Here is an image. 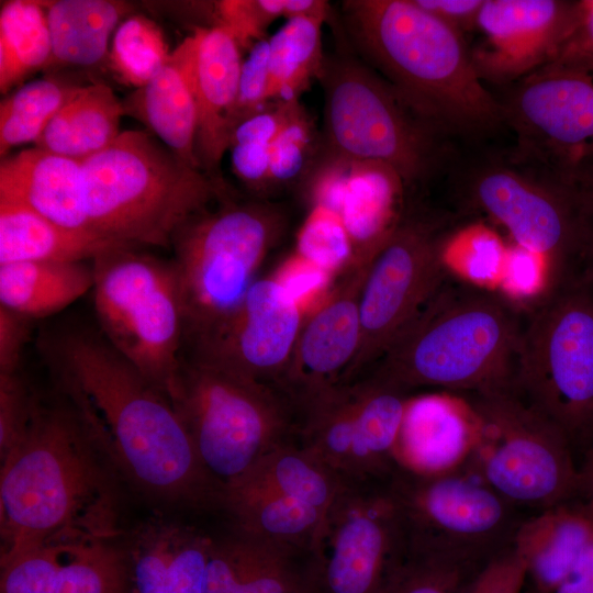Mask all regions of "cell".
Wrapping results in <instances>:
<instances>
[{
  "mask_svg": "<svg viewBox=\"0 0 593 593\" xmlns=\"http://www.w3.org/2000/svg\"><path fill=\"white\" fill-rule=\"evenodd\" d=\"M41 350L110 459L139 490L167 503L221 507L223 490L204 470L172 402L97 327L55 331Z\"/></svg>",
  "mask_w": 593,
  "mask_h": 593,
  "instance_id": "cell-1",
  "label": "cell"
},
{
  "mask_svg": "<svg viewBox=\"0 0 593 593\" xmlns=\"http://www.w3.org/2000/svg\"><path fill=\"white\" fill-rule=\"evenodd\" d=\"M102 454L71 399L36 401L25 433L0 458V566L54 541L111 537L112 490Z\"/></svg>",
  "mask_w": 593,
  "mask_h": 593,
  "instance_id": "cell-2",
  "label": "cell"
},
{
  "mask_svg": "<svg viewBox=\"0 0 593 593\" xmlns=\"http://www.w3.org/2000/svg\"><path fill=\"white\" fill-rule=\"evenodd\" d=\"M342 8L360 53L438 132L483 133L503 123L461 33L414 0H348Z\"/></svg>",
  "mask_w": 593,
  "mask_h": 593,
  "instance_id": "cell-3",
  "label": "cell"
},
{
  "mask_svg": "<svg viewBox=\"0 0 593 593\" xmlns=\"http://www.w3.org/2000/svg\"><path fill=\"white\" fill-rule=\"evenodd\" d=\"M524 323L525 309L500 291L450 273L365 374L406 392L510 390Z\"/></svg>",
  "mask_w": 593,
  "mask_h": 593,
  "instance_id": "cell-4",
  "label": "cell"
},
{
  "mask_svg": "<svg viewBox=\"0 0 593 593\" xmlns=\"http://www.w3.org/2000/svg\"><path fill=\"white\" fill-rule=\"evenodd\" d=\"M81 170L89 235L121 245L170 248L184 222L230 195L224 181L186 164L149 131H122Z\"/></svg>",
  "mask_w": 593,
  "mask_h": 593,
  "instance_id": "cell-5",
  "label": "cell"
},
{
  "mask_svg": "<svg viewBox=\"0 0 593 593\" xmlns=\"http://www.w3.org/2000/svg\"><path fill=\"white\" fill-rule=\"evenodd\" d=\"M284 228L278 208L230 194L176 231L170 248L183 309V351L233 315Z\"/></svg>",
  "mask_w": 593,
  "mask_h": 593,
  "instance_id": "cell-6",
  "label": "cell"
},
{
  "mask_svg": "<svg viewBox=\"0 0 593 593\" xmlns=\"http://www.w3.org/2000/svg\"><path fill=\"white\" fill-rule=\"evenodd\" d=\"M171 402L223 491L265 455L296 440L294 409L281 391L183 356Z\"/></svg>",
  "mask_w": 593,
  "mask_h": 593,
  "instance_id": "cell-7",
  "label": "cell"
},
{
  "mask_svg": "<svg viewBox=\"0 0 593 593\" xmlns=\"http://www.w3.org/2000/svg\"><path fill=\"white\" fill-rule=\"evenodd\" d=\"M513 390L572 445L593 441V284L582 276L525 309Z\"/></svg>",
  "mask_w": 593,
  "mask_h": 593,
  "instance_id": "cell-8",
  "label": "cell"
},
{
  "mask_svg": "<svg viewBox=\"0 0 593 593\" xmlns=\"http://www.w3.org/2000/svg\"><path fill=\"white\" fill-rule=\"evenodd\" d=\"M118 246L93 268L97 328L171 401L184 345V317L172 260Z\"/></svg>",
  "mask_w": 593,
  "mask_h": 593,
  "instance_id": "cell-9",
  "label": "cell"
},
{
  "mask_svg": "<svg viewBox=\"0 0 593 593\" xmlns=\"http://www.w3.org/2000/svg\"><path fill=\"white\" fill-rule=\"evenodd\" d=\"M325 153L391 166L405 186L426 180L439 158L438 131L372 69L353 57L324 59Z\"/></svg>",
  "mask_w": 593,
  "mask_h": 593,
  "instance_id": "cell-10",
  "label": "cell"
},
{
  "mask_svg": "<svg viewBox=\"0 0 593 593\" xmlns=\"http://www.w3.org/2000/svg\"><path fill=\"white\" fill-rule=\"evenodd\" d=\"M467 401L478 428L468 469L516 507L540 512L578 496L572 444L555 423L513 389Z\"/></svg>",
  "mask_w": 593,
  "mask_h": 593,
  "instance_id": "cell-11",
  "label": "cell"
},
{
  "mask_svg": "<svg viewBox=\"0 0 593 593\" xmlns=\"http://www.w3.org/2000/svg\"><path fill=\"white\" fill-rule=\"evenodd\" d=\"M388 488L409 549L485 562L512 546L524 518L468 467L422 473L399 466Z\"/></svg>",
  "mask_w": 593,
  "mask_h": 593,
  "instance_id": "cell-12",
  "label": "cell"
},
{
  "mask_svg": "<svg viewBox=\"0 0 593 593\" xmlns=\"http://www.w3.org/2000/svg\"><path fill=\"white\" fill-rule=\"evenodd\" d=\"M448 221L405 213L373 257L359 303L361 337L339 383L365 374L450 275L444 258Z\"/></svg>",
  "mask_w": 593,
  "mask_h": 593,
  "instance_id": "cell-13",
  "label": "cell"
},
{
  "mask_svg": "<svg viewBox=\"0 0 593 593\" xmlns=\"http://www.w3.org/2000/svg\"><path fill=\"white\" fill-rule=\"evenodd\" d=\"M501 103L515 133L507 159L562 186L593 160V76L548 63L517 81Z\"/></svg>",
  "mask_w": 593,
  "mask_h": 593,
  "instance_id": "cell-14",
  "label": "cell"
},
{
  "mask_svg": "<svg viewBox=\"0 0 593 593\" xmlns=\"http://www.w3.org/2000/svg\"><path fill=\"white\" fill-rule=\"evenodd\" d=\"M466 208L502 225L513 242L542 255L552 287L581 277L575 217L568 191L508 159L473 167L460 188Z\"/></svg>",
  "mask_w": 593,
  "mask_h": 593,
  "instance_id": "cell-15",
  "label": "cell"
},
{
  "mask_svg": "<svg viewBox=\"0 0 593 593\" xmlns=\"http://www.w3.org/2000/svg\"><path fill=\"white\" fill-rule=\"evenodd\" d=\"M407 552L388 479L346 484L327 512L317 593H383Z\"/></svg>",
  "mask_w": 593,
  "mask_h": 593,
  "instance_id": "cell-16",
  "label": "cell"
},
{
  "mask_svg": "<svg viewBox=\"0 0 593 593\" xmlns=\"http://www.w3.org/2000/svg\"><path fill=\"white\" fill-rule=\"evenodd\" d=\"M302 325L290 290L257 278L233 315L182 356L279 390Z\"/></svg>",
  "mask_w": 593,
  "mask_h": 593,
  "instance_id": "cell-17",
  "label": "cell"
},
{
  "mask_svg": "<svg viewBox=\"0 0 593 593\" xmlns=\"http://www.w3.org/2000/svg\"><path fill=\"white\" fill-rule=\"evenodd\" d=\"M577 1L484 0L478 29L484 44L471 52L482 80L518 81L555 58L570 34Z\"/></svg>",
  "mask_w": 593,
  "mask_h": 593,
  "instance_id": "cell-18",
  "label": "cell"
},
{
  "mask_svg": "<svg viewBox=\"0 0 593 593\" xmlns=\"http://www.w3.org/2000/svg\"><path fill=\"white\" fill-rule=\"evenodd\" d=\"M372 258L349 260L326 302L302 325L279 390L291 401L339 383L360 344L359 303Z\"/></svg>",
  "mask_w": 593,
  "mask_h": 593,
  "instance_id": "cell-19",
  "label": "cell"
},
{
  "mask_svg": "<svg viewBox=\"0 0 593 593\" xmlns=\"http://www.w3.org/2000/svg\"><path fill=\"white\" fill-rule=\"evenodd\" d=\"M110 538L58 540L1 564L0 593H130L125 550Z\"/></svg>",
  "mask_w": 593,
  "mask_h": 593,
  "instance_id": "cell-20",
  "label": "cell"
},
{
  "mask_svg": "<svg viewBox=\"0 0 593 593\" xmlns=\"http://www.w3.org/2000/svg\"><path fill=\"white\" fill-rule=\"evenodd\" d=\"M323 557L231 525L211 539L205 593H317Z\"/></svg>",
  "mask_w": 593,
  "mask_h": 593,
  "instance_id": "cell-21",
  "label": "cell"
},
{
  "mask_svg": "<svg viewBox=\"0 0 593 593\" xmlns=\"http://www.w3.org/2000/svg\"><path fill=\"white\" fill-rule=\"evenodd\" d=\"M192 79L197 104L195 155L200 169L215 180L233 132L242 67L240 46L222 27L194 30Z\"/></svg>",
  "mask_w": 593,
  "mask_h": 593,
  "instance_id": "cell-22",
  "label": "cell"
},
{
  "mask_svg": "<svg viewBox=\"0 0 593 593\" xmlns=\"http://www.w3.org/2000/svg\"><path fill=\"white\" fill-rule=\"evenodd\" d=\"M477 434L467 399L449 394L410 399L396 445L398 463L422 473L460 470L473 452Z\"/></svg>",
  "mask_w": 593,
  "mask_h": 593,
  "instance_id": "cell-23",
  "label": "cell"
},
{
  "mask_svg": "<svg viewBox=\"0 0 593 593\" xmlns=\"http://www.w3.org/2000/svg\"><path fill=\"white\" fill-rule=\"evenodd\" d=\"M0 202L22 205L65 228L91 236L83 214L78 160L37 146L4 157L0 164Z\"/></svg>",
  "mask_w": 593,
  "mask_h": 593,
  "instance_id": "cell-24",
  "label": "cell"
},
{
  "mask_svg": "<svg viewBox=\"0 0 593 593\" xmlns=\"http://www.w3.org/2000/svg\"><path fill=\"white\" fill-rule=\"evenodd\" d=\"M194 33L174 51L161 69L123 101L125 114L142 121L165 146L191 167L195 155L197 104L192 79Z\"/></svg>",
  "mask_w": 593,
  "mask_h": 593,
  "instance_id": "cell-25",
  "label": "cell"
},
{
  "mask_svg": "<svg viewBox=\"0 0 593 593\" xmlns=\"http://www.w3.org/2000/svg\"><path fill=\"white\" fill-rule=\"evenodd\" d=\"M591 544L593 513L585 503L569 501L524 518L512 546L534 589L553 593Z\"/></svg>",
  "mask_w": 593,
  "mask_h": 593,
  "instance_id": "cell-26",
  "label": "cell"
},
{
  "mask_svg": "<svg viewBox=\"0 0 593 593\" xmlns=\"http://www.w3.org/2000/svg\"><path fill=\"white\" fill-rule=\"evenodd\" d=\"M404 187L391 166L348 158L336 214L351 243L350 259L374 257L392 234L404 214Z\"/></svg>",
  "mask_w": 593,
  "mask_h": 593,
  "instance_id": "cell-27",
  "label": "cell"
},
{
  "mask_svg": "<svg viewBox=\"0 0 593 593\" xmlns=\"http://www.w3.org/2000/svg\"><path fill=\"white\" fill-rule=\"evenodd\" d=\"M231 525L294 550L323 556L327 513L269 492L226 489L222 507Z\"/></svg>",
  "mask_w": 593,
  "mask_h": 593,
  "instance_id": "cell-28",
  "label": "cell"
},
{
  "mask_svg": "<svg viewBox=\"0 0 593 593\" xmlns=\"http://www.w3.org/2000/svg\"><path fill=\"white\" fill-rule=\"evenodd\" d=\"M124 114L123 101L108 85L79 86L35 146L81 163L116 139Z\"/></svg>",
  "mask_w": 593,
  "mask_h": 593,
  "instance_id": "cell-29",
  "label": "cell"
},
{
  "mask_svg": "<svg viewBox=\"0 0 593 593\" xmlns=\"http://www.w3.org/2000/svg\"><path fill=\"white\" fill-rule=\"evenodd\" d=\"M93 287L87 261H27L0 265V306L31 320L55 314Z\"/></svg>",
  "mask_w": 593,
  "mask_h": 593,
  "instance_id": "cell-30",
  "label": "cell"
},
{
  "mask_svg": "<svg viewBox=\"0 0 593 593\" xmlns=\"http://www.w3.org/2000/svg\"><path fill=\"white\" fill-rule=\"evenodd\" d=\"M118 246L127 245L65 228L27 208L0 202V265L92 261L101 253Z\"/></svg>",
  "mask_w": 593,
  "mask_h": 593,
  "instance_id": "cell-31",
  "label": "cell"
},
{
  "mask_svg": "<svg viewBox=\"0 0 593 593\" xmlns=\"http://www.w3.org/2000/svg\"><path fill=\"white\" fill-rule=\"evenodd\" d=\"M128 4L113 0H58L47 4L49 66L91 67L109 55L110 36ZM48 66V67H49Z\"/></svg>",
  "mask_w": 593,
  "mask_h": 593,
  "instance_id": "cell-32",
  "label": "cell"
},
{
  "mask_svg": "<svg viewBox=\"0 0 593 593\" xmlns=\"http://www.w3.org/2000/svg\"><path fill=\"white\" fill-rule=\"evenodd\" d=\"M345 485L335 472L293 440L265 455L224 490L279 494L327 513Z\"/></svg>",
  "mask_w": 593,
  "mask_h": 593,
  "instance_id": "cell-33",
  "label": "cell"
},
{
  "mask_svg": "<svg viewBox=\"0 0 593 593\" xmlns=\"http://www.w3.org/2000/svg\"><path fill=\"white\" fill-rule=\"evenodd\" d=\"M326 19L298 16L268 38L269 101L294 102L323 68L322 25Z\"/></svg>",
  "mask_w": 593,
  "mask_h": 593,
  "instance_id": "cell-34",
  "label": "cell"
},
{
  "mask_svg": "<svg viewBox=\"0 0 593 593\" xmlns=\"http://www.w3.org/2000/svg\"><path fill=\"white\" fill-rule=\"evenodd\" d=\"M51 35L44 4L11 0L0 10V91L7 93L31 74L48 67Z\"/></svg>",
  "mask_w": 593,
  "mask_h": 593,
  "instance_id": "cell-35",
  "label": "cell"
},
{
  "mask_svg": "<svg viewBox=\"0 0 593 593\" xmlns=\"http://www.w3.org/2000/svg\"><path fill=\"white\" fill-rule=\"evenodd\" d=\"M79 85L55 77L24 83L0 104V156L15 146L42 136L48 123L67 103Z\"/></svg>",
  "mask_w": 593,
  "mask_h": 593,
  "instance_id": "cell-36",
  "label": "cell"
},
{
  "mask_svg": "<svg viewBox=\"0 0 593 593\" xmlns=\"http://www.w3.org/2000/svg\"><path fill=\"white\" fill-rule=\"evenodd\" d=\"M292 103L269 101L232 132L227 149L232 171L250 190H267L270 148Z\"/></svg>",
  "mask_w": 593,
  "mask_h": 593,
  "instance_id": "cell-37",
  "label": "cell"
},
{
  "mask_svg": "<svg viewBox=\"0 0 593 593\" xmlns=\"http://www.w3.org/2000/svg\"><path fill=\"white\" fill-rule=\"evenodd\" d=\"M170 54L160 27L147 16L134 14L115 30L109 59L123 82L139 89L161 69Z\"/></svg>",
  "mask_w": 593,
  "mask_h": 593,
  "instance_id": "cell-38",
  "label": "cell"
},
{
  "mask_svg": "<svg viewBox=\"0 0 593 593\" xmlns=\"http://www.w3.org/2000/svg\"><path fill=\"white\" fill-rule=\"evenodd\" d=\"M507 245L491 227L472 223L450 233L444 258L449 272L470 283L490 288L500 282Z\"/></svg>",
  "mask_w": 593,
  "mask_h": 593,
  "instance_id": "cell-39",
  "label": "cell"
},
{
  "mask_svg": "<svg viewBox=\"0 0 593 593\" xmlns=\"http://www.w3.org/2000/svg\"><path fill=\"white\" fill-rule=\"evenodd\" d=\"M485 562L409 549L383 593H465Z\"/></svg>",
  "mask_w": 593,
  "mask_h": 593,
  "instance_id": "cell-40",
  "label": "cell"
},
{
  "mask_svg": "<svg viewBox=\"0 0 593 593\" xmlns=\"http://www.w3.org/2000/svg\"><path fill=\"white\" fill-rule=\"evenodd\" d=\"M315 145L312 119L299 101L293 102L270 148L267 190L304 177L313 167Z\"/></svg>",
  "mask_w": 593,
  "mask_h": 593,
  "instance_id": "cell-41",
  "label": "cell"
},
{
  "mask_svg": "<svg viewBox=\"0 0 593 593\" xmlns=\"http://www.w3.org/2000/svg\"><path fill=\"white\" fill-rule=\"evenodd\" d=\"M499 286L502 294L524 309L551 289L550 266L542 255L514 243L507 246Z\"/></svg>",
  "mask_w": 593,
  "mask_h": 593,
  "instance_id": "cell-42",
  "label": "cell"
},
{
  "mask_svg": "<svg viewBox=\"0 0 593 593\" xmlns=\"http://www.w3.org/2000/svg\"><path fill=\"white\" fill-rule=\"evenodd\" d=\"M302 255L322 267H333L351 258L353 248L340 217L322 206H316L300 237Z\"/></svg>",
  "mask_w": 593,
  "mask_h": 593,
  "instance_id": "cell-43",
  "label": "cell"
},
{
  "mask_svg": "<svg viewBox=\"0 0 593 593\" xmlns=\"http://www.w3.org/2000/svg\"><path fill=\"white\" fill-rule=\"evenodd\" d=\"M211 539L195 528L181 525L166 593H205Z\"/></svg>",
  "mask_w": 593,
  "mask_h": 593,
  "instance_id": "cell-44",
  "label": "cell"
},
{
  "mask_svg": "<svg viewBox=\"0 0 593 593\" xmlns=\"http://www.w3.org/2000/svg\"><path fill=\"white\" fill-rule=\"evenodd\" d=\"M36 401L21 370L0 373V458L25 433Z\"/></svg>",
  "mask_w": 593,
  "mask_h": 593,
  "instance_id": "cell-45",
  "label": "cell"
},
{
  "mask_svg": "<svg viewBox=\"0 0 593 593\" xmlns=\"http://www.w3.org/2000/svg\"><path fill=\"white\" fill-rule=\"evenodd\" d=\"M563 188L573 205L581 275L593 284V160L579 167Z\"/></svg>",
  "mask_w": 593,
  "mask_h": 593,
  "instance_id": "cell-46",
  "label": "cell"
},
{
  "mask_svg": "<svg viewBox=\"0 0 593 593\" xmlns=\"http://www.w3.org/2000/svg\"><path fill=\"white\" fill-rule=\"evenodd\" d=\"M268 85V38H262L249 48L248 56L242 63L233 130L269 102Z\"/></svg>",
  "mask_w": 593,
  "mask_h": 593,
  "instance_id": "cell-47",
  "label": "cell"
},
{
  "mask_svg": "<svg viewBox=\"0 0 593 593\" xmlns=\"http://www.w3.org/2000/svg\"><path fill=\"white\" fill-rule=\"evenodd\" d=\"M213 27H222L231 33L242 47H251L265 38V31L271 23L259 0H224L213 3Z\"/></svg>",
  "mask_w": 593,
  "mask_h": 593,
  "instance_id": "cell-48",
  "label": "cell"
},
{
  "mask_svg": "<svg viewBox=\"0 0 593 593\" xmlns=\"http://www.w3.org/2000/svg\"><path fill=\"white\" fill-rule=\"evenodd\" d=\"M526 580L525 562L510 546L479 569L465 593H522Z\"/></svg>",
  "mask_w": 593,
  "mask_h": 593,
  "instance_id": "cell-49",
  "label": "cell"
},
{
  "mask_svg": "<svg viewBox=\"0 0 593 593\" xmlns=\"http://www.w3.org/2000/svg\"><path fill=\"white\" fill-rule=\"evenodd\" d=\"M549 63L574 67L593 76V0L577 1L572 30Z\"/></svg>",
  "mask_w": 593,
  "mask_h": 593,
  "instance_id": "cell-50",
  "label": "cell"
},
{
  "mask_svg": "<svg viewBox=\"0 0 593 593\" xmlns=\"http://www.w3.org/2000/svg\"><path fill=\"white\" fill-rule=\"evenodd\" d=\"M32 321L0 306V373L21 370Z\"/></svg>",
  "mask_w": 593,
  "mask_h": 593,
  "instance_id": "cell-51",
  "label": "cell"
},
{
  "mask_svg": "<svg viewBox=\"0 0 593 593\" xmlns=\"http://www.w3.org/2000/svg\"><path fill=\"white\" fill-rule=\"evenodd\" d=\"M414 2L463 35L478 26L484 0H414Z\"/></svg>",
  "mask_w": 593,
  "mask_h": 593,
  "instance_id": "cell-52",
  "label": "cell"
},
{
  "mask_svg": "<svg viewBox=\"0 0 593 593\" xmlns=\"http://www.w3.org/2000/svg\"><path fill=\"white\" fill-rule=\"evenodd\" d=\"M553 593H593V544L586 548Z\"/></svg>",
  "mask_w": 593,
  "mask_h": 593,
  "instance_id": "cell-53",
  "label": "cell"
},
{
  "mask_svg": "<svg viewBox=\"0 0 593 593\" xmlns=\"http://www.w3.org/2000/svg\"><path fill=\"white\" fill-rule=\"evenodd\" d=\"M578 472V495L582 497V502L593 506V441L589 445Z\"/></svg>",
  "mask_w": 593,
  "mask_h": 593,
  "instance_id": "cell-54",
  "label": "cell"
},
{
  "mask_svg": "<svg viewBox=\"0 0 593 593\" xmlns=\"http://www.w3.org/2000/svg\"><path fill=\"white\" fill-rule=\"evenodd\" d=\"M522 593H542V592H540V591L533 588L532 590L523 591Z\"/></svg>",
  "mask_w": 593,
  "mask_h": 593,
  "instance_id": "cell-55",
  "label": "cell"
},
{
  "mask_svg": "<svg viewBox=\"0 0 593 593\" xmlns=\"http://www.w3.org/2000/svg\"><path fill=\"white\" fill-rule=\"evenodd\" d=\"M584 503V502H583ZM586 504V503H585ZM589 506V508L591 510V512L593 513V506H590L589 504H586Z\"/></svg>",
  "mask_w": 593,
  "mask_h": 593,
  "instance_id": "cell-56",
  "label": "cell"
}]
</instances>
